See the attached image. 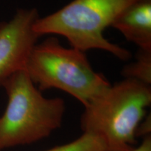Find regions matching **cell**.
I'll use <instances>...</instances> for the list:
<instances>
[{
  "label": "cell",
  "instance_id": "cell-5",
  "mask_svg": "<svg viewBox=\"0 0 151 151\" xmlns=\"http://www.w3.org/2000/svg\"><path fill=\"white\" fill-rule=\"evenodd\" d=\"M39 18L36 9H21L9 21L0 24V82L24 69L39 39L33 29Z\"/></svg>",
  "mask_w": 151,
  "mask_h": 151
},
{
  "label": "cell",
  "instance_id": "cell-7",
  "mask_svg": "<svg viewBox=\"0 0 151 151\" xmlns=\"http://www.w3.org/2000/svg\"><path fill=\"white\" fill-rule=\"evenodd\" d=\"M122 74L125 78L134 79L150 86L151 50L139 49L137 59L123 68Z\"/></svg>",
  "mask_w": 151,
  "mask_h": 151
},
{
  "label": "cell",
  "instance_id": "cell-4",
  "mask_svg": "<svg viewBox=\"0 0 151 151\" xmlns=\"http://www.w3.org/2000/svg\"><path fill=\"white\" fill-rule=\"evenodd\" d=\"M24 70L40 91L62 90L84 106L111 85L104 76L92 69L85 52L65 48L55 37L34 46Z\"/></svg>",
  "mask_w": 151,
  "mask_h": 151
},
{
  "label": "cell",
  "instance_id": "cell-1",
  "mask_svg": "<svg viewBox=\"0 0 151 151\" xmlns=\"http://www.w3.org/2000/svg\"><path fill=\"white\" fill-rule=\"evenodd\" d=\"M150 104V86L125 78L110 85L85 106L81 129L101 138L106 151H129L135 148L138 127Z\"/></svg>",
  "mask_w": 151,
  "mask_h": 151
},
{
  "label": "cell",
  "instance_id": "cell-2",
  "mask_svg": "<svg viewBox=\"0 0 151 151\" xmlns=\"http://www.w3.org/2000/svg\"><path fill=\"white\" fill-rule=\"evenodd\" d=\"M8 102L0 116V151L32 144L61 127L66 106L60 97L46 98L24 69L0 82Z\"/></svg>",
  "mask_w": 151,
  "mask_h": 151
},
{
  "label": "cell",
  "instance_id": "cell-6",
  "mask_svg": "<svg viewBox=\"0 0 151 151\" xmlns=\"http://www.w3.org/2000/svg\"><path fill=\"white\" fill-rule=\"evenodd\" d=\"M111 27L139 49L151 50V0H139L119 15Z\"/></svg>",
  "mask_w": 151,
  "mask_h": 151
},
{
  "label": "cell",
  "instance_id": "cell-3",
  "mask_svg": "<svg viewBox=\"0 0 151 151\" xmlns=\"http://www.w3.org/2000/svg\"><path fill=\"white\" fill-rule=\"evenodd\" d=\"M137 1L73 0L53 14L39 17L33 29L39 37L46 35L63 36L72 48L83 52L98 49L121 60H127L131 58L129 50L107 40L104 31Z\"/></svg>",
  "mask_w": 151,
  "mask_h": 151
},
{
  "label": "cell",
  "instance_id": "cell-9",
  "mask_svg": "<svg viewBox=\"0 0 151 151\" xmlns=\"http://www.w3.org/2000/svg\"><path fill=\"white\" fill-rule=\"evenodd\" d=\"M129 151H151V137L150 135L144 137V139L140 145Z\"/></svg>",
  "mask_w": 151,
  "mask_h": 151
},
{
  "label": "cell",
  "instance_id": "cell-8",
  "mask_svg": "<svg viewBox=\"0 0 151 151\" xmlns=\"http://www.w3.org/2000/svg\"><path fill=\"white\" fill-rule=\"evenodd\" d=\"M43 151H106V147L100 137L91 134L83 133L78 139L71 142Z\"/></svg>",
  "mask_w": 151,
  "mask_h": 151
}]
</instances>
